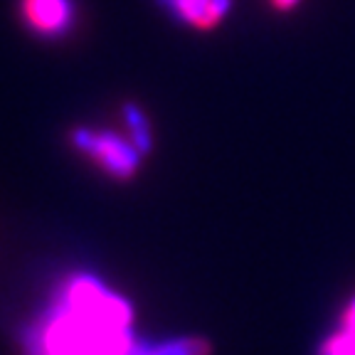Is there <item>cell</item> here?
Segmentation results:
<instances>
[{
	"instance_id": "obj_5",
	"label": "cell",
	"mask_w": 355,
	"mask_h": 355,
	"mask_svg": "<svg viewBox=\"0 0 355 355\" xmlns=\"http://www.w3.org/2000/svg\"><path fill=\"white\" fill-rule=\"evenodd\" d=\"M123 116H126L128 126H131V141L136 144V148L141 153H148L150 150V131H148V121H146L144 111L136 104H126L123 106Z\"/></svg>"
},
{
	"instance_id": "obj_3",
	"label": "cell",
	"mask_w": 355,
	"mask_h": 355,
	"mask_svg": "<svg viewBox=\"0 0 355 355\" xmlns=\"http://www.w3.org/2000/svg\"><path fill=\"white\" fill-rule=\"evenodd\" d=\"M166 3L180 20L202 33L217 28L232 6V0H166Z\"/></svg>"
},
{
	"instance_id": "obj_7",
	"label": "cell",
	"mask_w": 355,
	"mask_h": 355,
	"mask_svg": "<svg viewBox=\"0 0 355 355\" xmlns=\"http://www.w3.org/2000/svg\"><path fill=\"white\" fill-rule=\"evenodd\" d=\"M269 3H272L274 10H279V12H288V10H294V8L299 6L301 0H269Z\"/></svg>"
},
{
	"instance_id": "obj_4",
	"label": "cell",
	"mask_w": 355,
	"mask_h": 355,
	"mask_svg": "<svg viewBox=\"0 0 355 355\" xmlns=\"http://www.w3.org/2000/svg\"><path fill=\"white\" fill-rule=\"evenodd\" d=\"M131 355H210V345L202 338H178L161 345L136 343Z\"/></svg>"
},
{
	"instance_id": "obj_2",
	"label": "cell",
	"mask_w": 355,
	"mask_h": 355,
	"mask_svg": "<svg viewBox=\"0 0 355 355\" xmlns=\"http://www.w3.org/2000/svg\"><path fill=\"white\" fill-rule=\"evenodd\" d=\"M20 15L35 35L62 37L74 22L72 0H20Z\"/></svg>"
},
{
	"instance_id": "obj_6",
	"label": "cell",
	"mask_w": 355,
	"mask_h": 355,
	"mask_svg": "<svg viewBox=\"0 0 355 355\" xmlns=\"http://www.w3.org/2000/svg\"><path fill=\"white\" fill-rule=\"evenodd\" d=\"M340 331H345L348 336H353L355 338V299L350 301V306L345 309V313H343V328Z\"/></svg>"
},
{
	"instance_id": "obj_1",
	"label": "cell",
	"mask_w": 355,
	"mask_h": 355,
	"mask_svg": "<svg viewBox=\"0 0 355 355\" xmlns=\"http://www.w3.org/2000/svg\"><path fill=\"white\" fill-rule=\"evenodd\" d=\"M72 144L77 146L82 153H87L101 171H106L111 178L119 180H128L133 173L139 171L141 150L136 144H128L114 131H92V128H74L72 131Z\"/></svg>"
}]
</instances>
